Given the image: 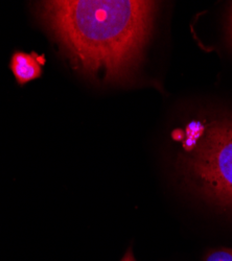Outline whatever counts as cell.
I'll list each match as a JSON object with an SVG mask.
<instances>
[{"instance_id":"1","label":"cell","mask_w":232,"mask_h":261,"mask_svg":"<svg viewBox=\"0 0 232 261\" xmlns=\"http://www.w3.org/2000/svg\"><path fill=\"white\" fill-rule=\"evenodd\" d=\"M155 2L67 0L42 2L37 15L86 75L125 83L137 70L150 39Z\"/></svg>"},{"instance_id":"2","label":"cell","mask_w":232,"mask_h":261,"mask_svg":"<svg viewBox=\"0 0 232 261\" xmlns=\"http://www.w3.org/2000/svg\"><path fill=\"white\" fill-rule=\"evenodd\" d=\"M180 165L185 179L200 195L232 212V117L210 121Z\"/></svg>"},{"instance_id":"3","label":"cell","mask_w":232,"mask_h":261,"mask_svg":"<svg viewBox=\"0 0 232 261\" xmlns=\"http://www.w3.org/2000/svg\"><path fill=\"white\" fill-rule=\"evenodd\" d=\"M44 64V56H40L36 53L27 54L23 51H16L12 56L10 68L17 83L22 86L39 79L43 73L42 66Z\"/></svg>"},{"instance_id":"4","label":"cell","mask_w":232,"mask_h":261,"mask_svg":"<svg viewBox=\"0 0 232 261\" xmlns=\"http://www.w3.org/2000/svg\"><path fill=\"white\" fill-rule=\"evenodd\" d=\"M204 261H232V249H220L206 255Z\"/></svg>"},{"instance_id":"5","label":"cell","mask_w":232,"mask_h":261,"mask_svg":"<svg viewBox=\"0 0 232 261\" xmlns=\"http://www.w3.org/2000/svg\"><path fill=\"white\" fill-rule=\"evenodd\" d=\"M228 34H229V39H230V43L232 45V6H231V10L229 13V23H228Z\"/></svg>"},{"instance_id":"6","label":"cell","mask_w":232,"mask_h":261,"mask_svg":"<svg viewBox=\"0 0 232 261\" xmlns=\"http://www.w3.org/2000/svg\"><path fill=\"white\" fill-rule=\"evenodd\" d=\"M121 261H135V259H134V256H133V254H132V251H131V249L125 253V255L123 256V258L121 259Z\"/></svg>"}]
</instances>
